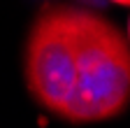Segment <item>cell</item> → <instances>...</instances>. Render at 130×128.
<instances>
[{
  "instance_id": "cell-1",
  "label": "cell",
  "mask_w": 130,
  "mask_h": 128,
  "mask_svg": "<svg viewBox=\"0 0 130 128\" xmlns=\"http://www.w3.org/2000/svg\"><path fill=\"white\" fill-rule=\"evenodd\" d=\"M23 82L68 123H98L130 105V44L100 12L44 5L23 44Z\"/></svg>"
},
{
  "instance_id": "cell-3",
  "label": "cell",
  "mask_w": 130,
  "mask_h": 128,
  "mask_svg": "<svg viewBox=\"0 0 130 128\" xmlns=\"http://www.w3.org/2000/svg\"><path fill=\"white\" fill-rule=\"evenodd\" d=\"M125 40H128V44H130V17H128V37H125Z\"/></svg>"
},
{
  "instance_id": "cell-2",
  "label": "cell",
  "mask_w": 130,
  "mask_h": 128,
  "mask_svg": "<svg viewBox=\"0 0 130 128\" xmlns=\"http://www.w3.org/2000/svg\"><path fill=\"white\" fill-rule=\"evenodd\" d=\"M114 5H121V7H130V0H111Z\"/></svg>"
}]
</instances>
